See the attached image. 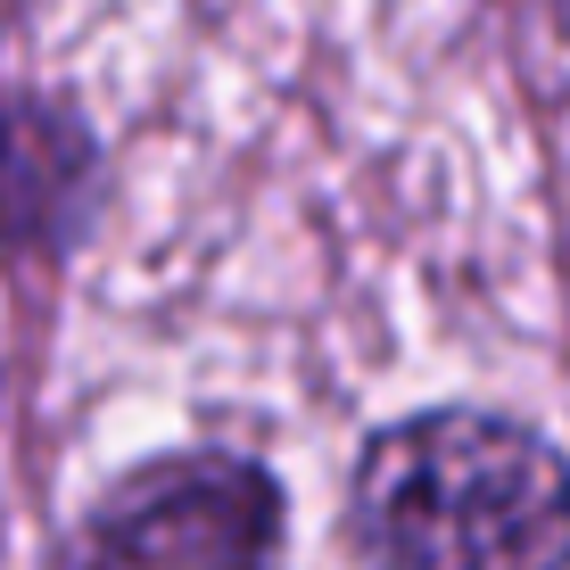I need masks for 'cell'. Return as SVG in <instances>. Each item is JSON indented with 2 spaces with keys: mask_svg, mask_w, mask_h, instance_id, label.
<instances>
[{
  "mask_svg": "<svg viewBox=\"0 0 570 570\" xmlns=\"http://www.w3.org/2000/svg\"><path fill=\"white\" fill-rule=\"evenodd\" d=\"M347 529L364 570H570V463L504 414H405L364 439Z\"/></svg>",
  "mask_w": 570,
  "mask_h": 570,
  "instance_id": "obj_1",
  "label": "cell"
},
{
  "mask_svg": "<svg viewBox=\"0 0 570 570\" xmlns=\"http://www.w3.org/2000/svg\"><path fill=\"white\" fill-rule=\"evenodd\" d=\"M282 488L248 455H157L108 488L50 570H282Z\"/></svg>",
  "mask_w": 570,
  "mask_h": 570,
  "instance_id": "obj_2",
  "label": "cell"
},
{
  "mask_svg": "<svg viewBox=\"0 0 570 570\" xmlns=\"http://www.w3.org/2000/svg\"><path fill=\"white\" fill-rule=\"evenodd\" d=\"M91 199V132L58 100H0V232L9 240H67Z\"/></svg>",
  "mask_w": 570,
  "mask_h": 570,
  "instance_id": "obj_3",
  "label": "cell"
}]
</instances>
